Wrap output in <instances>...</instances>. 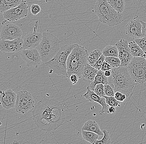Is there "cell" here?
<instances>
[{
    "label": "cell",
    "mask_w": 146,
    "mask_h": 144,
    "mask_svg": "<svg viewBox=\"0 0 146 144\" xmlns=\"http://www.w3.org/2000/svg\"><path fill=\"white\" fill-rule=\"evenodd\" d=\"M60 104L50 99L42 100L38 103L33 111V116L39 129L50 131L62 125L64 118Z\"/></svg>",
    "instance_id": "cell-1"
},
{
    "label": "cell",
    "mask_w": 146,
    "mask_h": 144,
    "mask_svg": "<svg viewBox=\"0 0 146 144\" xmlns=\"http://www.w3.org/2000/svg\"><path fill=\"white\" fill-rule=\"evenodd\" d=\"M112 74L108 77V84L115 92H119L128 97L132 95L135 83L129 74L127 67L119 66L112 68Z\"/></svg>",
    "instance_id": "cell-2"
},
{
    "label": "cell",
    "mask_w": 146,
    "mask_h": 144,
    "mask_svg": "<svg viewBox=\"0 0 146 144\" xmlns=\"http://www.w3.org/2000/svg\"><path fill=\"white\" fill-rule=\"evenodd\" d=\"M94 11L100 22L110 27L118 25L123 22V14L114 9L107 0H97L94 7Z\"/></svg>",
    "instance_id": "cell-3"
},
{
    "label": "cell",
    "mask_w": 146,
    "mask_h": 144,
    "mask_svg": "<svg viewBox=\"0 0 146 144\" xmlns=\"http://www.w3.org/2000/svg\"><path fill=\"white\" fill-rule=\"evenodd\" d=\"M88 54L84 46L77 44L68 56L67 70L68 78L73 74L82 77V70L88 63Z\"/></svg>",
    "instance_id": "cell-4"
},
{
    "label": "cell",
    "mask_w": 146,
    "mask_h": 144,
    "mask_svg": "<svg viewBox=\"0 0 146 144\" xmlns=\"http://www.w3.org/2000/svg\"><path fill=\"white\" fill-rule=\"evenodd\" d=\"M77 44H65L60 48L59 52L54 57L48 62H44V65L50 68L54 73L68 77L67 60L71 52L77 45Z\"/></svg>",
    "instance_id": "cell-5"
},
{
    "label": "cell",
    "mask_w": 146,
    "mask_h": 144,
    "mask_svg": "<svg viewBox=\"0 0 146 144\" xmlns=\"http://www.w3.org/2000/svg\"><path fill=\"white\" fill-rule=\"evenodd\" d=\"M60 40L50 33H43L42 37L37 49L42 62H46L52 59L60 49Z\"/></svg>",
    "instance_id": "cell-6"
},
{
    "label": "cell",
    "mask_w": 146,
    "mask_h": 144,
    "mask_svg": "<svg viewBox=\"0 0 146 144\" xmlns=\"http://www.w3.org/2000/svg\"><path fill=\"white\" fill-rule=\"evenodd\" d=\"M129 74L136 84L146 82V60L142 57H133L127 66Z\"/></svg>",
    "instance_id": "cell-7"
},
{
    "label": "cell",
    "mask_w": 146,
    "mask_h": 144,
    "mask_svg": "<svg viewBox=\"0 0 146 144\" xmlns=\"http://www.w3.org/2000/svg\"><path fill=\"white\" fill-rule=\"evenodd\" d=\"M35 101L31 93L26 91H19L17 94L15 111L24 114L35 108Z\"/></svg>",
    "instance_id": "cell-8"
},
{
    "label": "cell",
    "mask_w": 146,
    "mask_h": 144,
    "mask_svg": "<svg viewBox=\"0 0 146 144\" xmlns=\"http://www.w3.org/2000/svg\"><path fill=\"white\" fill-rule=\"evenodd\" d=\"M28 7L27 2L22 3L15 8H13L3 13L4 19L9 22H14L27 16Z\"/></svg>",
    "instance_id": "cell-9"
},
{
    "label": "cell",
    "mask_w": 146,
    "mask_h": 144,
    "mask_svg": "<svg viewBox=\"0 0 146 144\" xmlns=\"http://www.w3.org/2000/svg\"><path fill=\"white\" fill-rule=\"evenodd\" d=\"M23 35L21 29L14 24L6 23L4 24L1 29V40H12L21 38Z\"/></svg>",
    "instance_id": "cell-10"
},
{
    "label": "cell",
    "mask_w": 146,
    "mask_h": 144,
    "mask_svg": "<svg viewBox=\"0 0 146 144\" xmlns=\"http://www.w3.org/2000/svg\"><path fill=\"white\" fill-rule=\"evenodd\" d=\"M20 54L28 67L38 68L42 62L40 55L36 49H23L20 52Z\"/></svg>",
    "instance_id": "cell-11"
},
{
    "label": "cell",
    "mask_w": 146,
    "mask_h": 144,
    "mask_svg": "<svg viewBox=\"0 0 146 144\" xmlns=\"http://www.w3.org/2000/svg\"><path fill=\"white\" fill-rule=\"evenodd\" d=\"M115 46L118 50V57L121 62L120 66L127 67L133 58L127 40L121 39L115 44Z\"/></svg>",
    "instance_id": "cell-12"
},
{
    "label": "cell",
    "mask_w": 146,
    "mask_h": 144,
    "mask_svg": "<svg viewBox=\"0 0 146 144\" xmlns=\"http://www.w3.org/2000/svg\"><path fill=\"white\" fill-rule=\"evenodd\" d=\"M1 51L6 53H15L23 49V39L18 38L12 40H1L0 42Z\"/></svg>",
    "instance_id": "cell-13"
},
{
    "label": "cell",
    "mask_w": 146,
    "mask_h": 144,
    "mask_svg": "<svg viewBox=\"0 0 146 144\" xmlns=\"http://www.w3.org/2000/svg\"><path fill=\"white\" fill-rule=\"evenodd\" d=\"M43 33L36 31L27 34L23 38V49H36L40 42Z\"/></svg>",
    "instance_id": "cell-14"
},
{
    "label": "cell",
    "mask_w": 146,
    "mask_h": 144,
    "mask_svg": "<svg viewBox=\"0 0 146 144\" xmlns=\"http://www.w3.org/2000/svg\"><path fill=\"white\" fill-rule=\"evenodd\" d=\"M83 96L89 102H95L98 103L102 106V109L99 112L100 115L104 114L106 113H109L108 109L110 106L106 102V98L105 97H101L98 95L94 91L91 90L88 87L87 88L86 93H85Z\"/></svg>",
    "instance_id": "cell-15"
},
{
    "label": "cell",
    "mask_w": 146,
    "mask_h": 144,
    "mask_svg": "<svg viewBox=\"0 0 146 144\" xmlns=\"http://www.w3.org/2000/svg\"><path fill=\"white\" fill-rule=\"evenodd\" d=\"M142 25L140 21L135 18L130 21L125 27V33L129 37L135 39L144 37L142 33Z\"/></svg>",
    "instance_id": "cell-16"
},
{
    "label": "cell",
    "mask_w": 146,
    "mask_h": 144,
    "mask_svg": "<svg viewBox=\"0 0 146 144\" xmlns=\"http://www.w3.org/2000/svg\"><path fill=\"white\" fill-rule=\"evenodd\" d=\"M17 94L11 89L1 91V102L3 107L6 110L15 108Z\"/></svg>",
    "instance_id": "cell-17"
},
{
    "label": "cell",
    "mask_w": 146,
    "mask_h": 144,
    "mask_svg": "<svg viewBox=\"0 0 146 144\" xmlns=\"http://www.w3.org/2000/svg\"><path fill=\"white\" fill-rule=\"evenodd\" d=\"M99 70H97L88 63L82 70L81 78L87 82H92Z\"/></svg>",
    "instance_id": "cell-18"
},
{
    "label": "cell",
    "mask_w": 146,
    "mask_h": 144,
    "mask_svg": "<svg viewBox=\"0 0 146 144\" xmlns=\"http://www.w3.org/2000/svg\"><path fill=\"white\" fill-rule=\"evenodd\" d=\"M26 2V0H0V12L3 13Z\"/></svg>",
    "instance_id": "cell-19"
},
{
    "label": "cell",
    "mask_w": 146,
    "mask_h": 144,
    "mask_svg": "<svg viewBox=\"0 0 146 144\" xmlns=\"http://www.w3.org/2000/svg\"><path fill=\"white\" fill-rule=\"evenodd\" d=\"M82 130L92 131L99 135L100 136L104 135L103 131L100 129V126L95 121L90 120L86 121L82 127Z\"/></svg>",
    "instance_id": "cell-20"
},
{
    "label": "cell",
    "mask_w": 146,
    "mask_h": 144,
    "mask_svg": "<svg viewBox=\"0 0 146 144\" xmlns=\"http://www.w3.org/2000/svg\"><path fill=\"white\" fill-rule=\"evenodd\" d=\"M108 84V77L105 76L104 72L99 70L94 80L91 83L90 85L88 86L92 91H94L96 85L98 84Z\"/></svg>",
    "instance_id": "cell-21"
},
{
    "label": "cell",
    "mask_w": 146,
    "mask_h": 144,
    "mask_svg": "<svg viewBox=\"0 0 146 144\" xmlns=\"http://www.w3.org/2000/svg\"><path fill=\"white\" fill-rule=\"evenodd\" d=\"M129 46L130 48V52L133 57H143L145 52L135 41L129 42Z\"/></svg>",
    "instance_id": "cell-22"
},
{
    "label": "cell",
    "mask_w": 146,
    "mask_h": 144,
    "mask_svg": "<svg viewBox=\"0 0 146 144\" xmlns=\"http://www.w3.org/2000/svg\"><path fill=\"white\" fill-rule=\"evenodd\" d=\"M82 135L83 139L91 144H94L99 135L94 132L82 130Z\"/></svg>",
    "instance_id": "cell-23"
},
{
    "label": "cell",
    "mask_w": 146,
    "mask_h": 144,
    "mask_svg": "<svg viewBox=\"0 0 146 144\" xmlns=\"http://www.w3.org/2000/svg\"><path fill=\"white\" fill-rule=\"evenodd\" d=\"M109 5L119 13H122L125 8V0H107Z\"/></svg>",
    "instance_id": "cell-24"
},
{
    "label": "cell",
    "mask_w": 146,
    "mask_h": 144,
    "mask_svg": "<svg viewBox=\"0 0 146 144\" xmlns=\"http://www.w3.org/2000/svg\"><path fill=\"white\" fill-rule=\"evenodd\" d=\"M103 54L102 52L99 50L92 51L88 54V63L94 67L96 62L99 60L101 55Z\"/></svg>",
    "instance_id": "cell-25"
},
{
    "label": "cell",
    "mask_w": 146,
    "mask_h": 144,
    "mask_svg": "<svg viewBox=\"0 0 146 144\" xmlns=\"http://www.w3.org/2000/svg\"><path fill=\"white\" fill-rule=\"evenodd\" d=\"M102 53L105 56L118 57V50L116 46L108 45L103 49Z\"/></svg>",
    "instance_id": "cell-26"
},
{
    "label": "cell",
    "mask_w": 146,
    "mask_h": 144,
    "mask_svg": "<svg viewBox=\"0 0 146 144\" xmlns=\"http://www.w3.org/2000/svg\"><path fill=\"white\" fill-rule=\"evenodd\" d=\"M105 61L109 63L112 68H116L121 66V62L119 57L114 56H106Z\"/></svg>",
    "instance_id": "cell-27"
},
{
    "label": "cell",
    "mask_w": 146,
    "mask_h": 144,
    "mask_svg": "<svg viewBox=\"0 0 146 144\" xmlns=\"http://www.w3.org/2000/svg\"><path fill=\"white\" fill-rule=\"evenodd\" d=\"M104 137L100 140H97L95 143V144H108L111 143V138L109 132L106 130H103Z\"/></svg>",
    "instance_id": "cell-28"
},
{
    "label": "cell",
    "mask_w": 146,
    "mask_h": 144,
    "mask_svg": "<svg viewBox=\"0 0 146 144\" xmlns=\"http://www.w3.org/2000/svg\"><path fill=\"white\" fill-rule=\"evenodd\" d=\"M106 98V102L110 106L120 107V102L117 100L114 96H104Z\"/></svg>",
    "instance_id": "cell-29"
},
{
    "label": "cell",
    "mask_w": 146,
    "mask_h": 144,
    "mask_svg": "<svg viewBox=\"0 0 146 144\" xmlns=\"http://www.w3.org/2000/svg\"><path fill=\"white\" fill-rule=\"evenodd\" d=\"M104 90L105 96H115V92L114 88L109 84H104Z\"/></svg>",
    "instance_id": "cell-30"
},
{
    "label": "cell",
    "mask_w": 146,
    "mask_h": 144,
    "mask_svg": "<svg viewBox=\"0 0 146 144\" xmlns=\"http://www.w3.org/2000/svg\"><path fill=\"white\" fill-rule=\"evenodd\" d=\"M94 92L99 96L104 97L105 96L104 84L101 83L97 84L94 89Z\"/></svg>",
    "instance_id": "cell-31"
},
{
    "label": "cell",
    "mask_w": 146,
    "mask_h": 144,
    "mask_svg": "<svg viewBox=\"0 0 146 144\" xmlns=\"http://www.w3.org/2000/svg\"><path fill=\"white\" fill-rule=\"evenodd\" d=\"M135 41L140 46L144 52H146V37L136 39Z\"/></svg>",
    "instance_id": "cell-32"
},
{
    "label": "cell",
    "mask_w": 146,
    "mask_h": 144,
    "mask_svg": "<svg viewBox=\"0 0 146 144\" xmlns=\"http://www.w3.org/2000/svg\"><path fill=\"white\" fill-rule=\"evenodd\" d=\"M31 12L33 15H36L40 13L41 11L40 6L38 4H34L31 6Z\"/></svg>",
    "instance_id": "cell-33"
},
{
    "label": "cell",
    "mask_w": 146,
    "mask_h": 144,
    "mask_svg": "<svg viewBox=\"0 0 146 144\" xmlns=\"http://www.w3.org/2000/svg\"><path fill=\"white\" fill-rule=\"evenodd\" d=\"M114 97L115 98L118 100L119 102H123L127 98V96L125 94L120 92H115Z\"/></svg>",
    "instance_id": "cell-34"
},
{
    "label": "cell",
    "mask_w": 146,
    "mask_h": 144,
    "mask_svg": "<svg viewBox=\"0 0 146 144\" xmlns=\"http://www.w3.org/2000/svg\"><path fill=\"white\" fill-rule=\"evenodd\" d=\"M105 57L106 56L102 54L100 58H99V60H98L96 64L94 66V67L98 70H101L102 64H103V62L105 61Z\"/></svg>",
    "instance_id": "cell-35"
},
{
    "label": "cell",
    "mask_w": 146,
    "mask_h": 144,
    "mask_svg": "<svg viewBox=\"0 0 146 144\" xmlns=\"http://www.w3.org/2000/svg\"><path fill=\"white\" fill-rule=\"evenodd\" d=\"M112 67L111 65L109 64L107 62L104 61L103 62L102 64V67H101V71L104 72V71H107V70H112Z\"/></svg>",
    "instance_id": "cell-36"
},
{
    "label": "cell",
    "mask_w": 146,
    "mask_h": 144,
    "mask_svg": "<svg viewBox=\"0 0 146 144\" xmlns=\"http://www.w3.org/2000/svg\"><path fill=\"white\" fill-rule=\"evenodd\" d=\"M69 78H70V81H71L73 84L74 85L77 83L79 77L77 74H73L70 76Z\"/></svg>",
    "instance_id": "cell-37"
},
{
    "label": "cell",
    "mask_w": 146,
    "mask_h": 144,
    "mask_svg": "<svg viewBox=\"0 0 146 144\" xmlns=\"http://www.w3.org/2000/svg\"><path fill=\"white\" fill-rule=\"evenodd\" d=\"M142 25V33L144 37H146V23L140 21Z\"/></svg>",
    "instance_id": "cell-38"
},
{
    "label": "cell",
    "mask_w": 146,
    "mask_h": 144,
    "mask_svg": "<svg viewBox=\"0 0 146 144\" xmlns=\"http://www.w3.org/2000/svg\"><path fill=\"white\" fill-rule=\"evenodd\" d=\"M104 74L107 77H109L110 76H111V74H112L111 70H107V71H104Z\"/></svg>",
    "instance_id": "cell-39"
},
{
    "label": "cell",
    "mask_w": 146,
    "mask_h": 144,
    "mask_svg": "<svg viewBox=\"0 0 146 144\" xmlns=\"http://www.w3.org/2000/svg\"><path fill=\"white\" fill-rule=\"evenodd\" d=\"M108 111H109V113H113L115 111V109L114 107L110 106Z\"/></svg>",
    "instance_id": "cell-40"
},
{
    "label": "cell",
    "mask_w": 146,
    "mask_h": 144,
    "mask_svg": "<svg viewBox=\"0 0 146 144\" xmlns=\"http://www.w3.org/2000/svg\"><path fill=\"white\" fill-rule=\"evenodd\" d=\"M143 57L146 60V52H145V54H144V56H143Z\"/></svg>",
    "instance_id": "cell-41"
}]
</instances>
